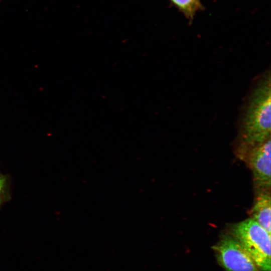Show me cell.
<instances>
[{"label": "cell", "instance_id": "6da1fadb", "mask_svg": "<svg viewBox=\"0 0 271 271\" xmlns=\"http://www.w3.org/2000/svg\"><path fill=\"white\" fill-rule=\"evenodd\" d=\"M270 70L252 81L239 116L237 143L252 145L270 138Z\"/></svg>", "mask_w": 271, "mask_h": 271}, {"label": "cell", "instance_id": "7a4b0ae2", "mask_svg": "<svg viewBox=\"0 0 271 271\" xmlns=\"http://www.w3.org/2000/svg\"><path fill=\"white\" fill-rule=\"evenodd\" d=\"M230 230L258 268L270 271V234L251 217L232 225Z\"/></svg>", "mask_w": 271, "mask_h": 271}, {"label": "cell", "instance_id": "3957f363", "mask_svg": "<svg viewBox=\"0 0 271 271\" xmlns=\"http://www.w3.org/2000/svg\"><path fill=\"white\" fill-rule=\"evenodd\" d=\"M270 138L256 144L237 143L236 152L252 173L255 193L270 190Z\"/></svg>", "mask_w": 271, "mask_h": 271}, {"label": "cell", "instance_id": "277c9868", "mask_svg": "<svg viewBox=\"0 0 271 271\" xmlns=\"http://www.w3.org/2000/svg\"><path fill=\"white\" fill-rule=\"evenodd\" d=\"M213 248L219 262L227 271H259L249 252L231 235H223Z\"/></svg>", "mask_w": 271, "mask_h": 271}, {"label": "cell", "instance_id": "5b68a950", "mask_svg": "<svg viewBox=\"0 0 271 271\" xmlns=\"http://www.w3.org/2000/svg\"><path fill=\"white\" fill-rule=\"evenodd\" d=\"M270 191L256 193L251 218L270 234Z\"/></svg>", "mask_w": 271, "mask_h": 271}, {"label": "cell", "instance_id": "8992f818", "mask_svg": "<svg viewBox=\"0 0 271 271\" xmlns=\"http://www.w3.org/2000/svg\"><path fill=\"white\" fill-rule=\"evenodd\" d=\"M187 16L192 17L199 9V0H172Z\"/></svg>", "mask_w": 271, "mask_h": 271}, {"label": "cell", "instance_id": "52a82bcc", "mask_svg": "<svg viewBox=\"0 0 271 271\" xmlns=\"http://www.w3.org/2000/svg\"><path fill=\"white\" fill-rule=\"evenodd\" d=\"M6 182V178L0 174V203L2 200V197L5 187Z\"/></svg>", "mask_w": 271, "mask_h": 271}]
</instances>
